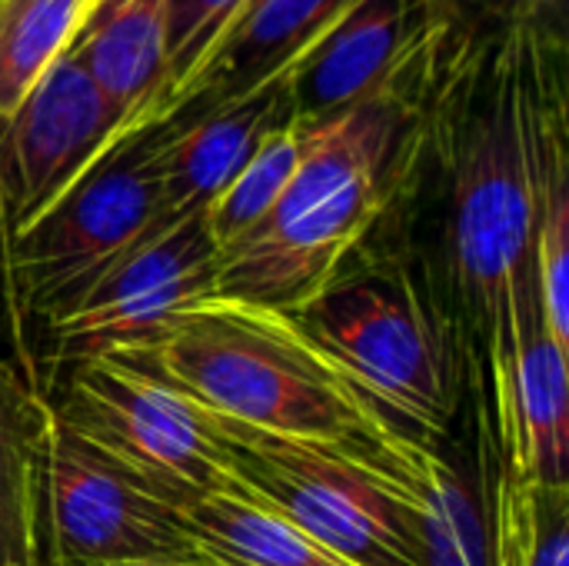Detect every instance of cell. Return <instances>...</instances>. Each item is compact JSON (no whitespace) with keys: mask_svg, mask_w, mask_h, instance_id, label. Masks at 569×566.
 <instances>
[{"mask_svg":"<svg viewBox=\"0 0 569 566\" xmlns=\"http://www.w3.org/2000/svg\"><path fill=\"white\" fill-rule=\"evenodd\" d=\"M420 107V147L447 187V274L487 367L523 330L533 277L540 137L507 13L447 3Z\"/></svg>","mask_w":569,"mask_h":566,"instance_id":"6da1fadb","label":"cell"},{"mask_svg":"<svg viewBox=\"0 0 569 566\" xmlns=\"http://www.w3.org/2000/svg\"><path fill=\"white\" fill-rule=\"evenodd\" d=\"M443 7L397 73L360 103L300 123V163L277 207L217 254L213 297L303 310L363 247L400 190L420 130Z\"/></svg>","mask_w":569,"mask_h":566,"instance_id":"7a4b0ae2","label":"cell"},{"mask_svg":"<svg viewBox=\"0 0 569 566\" xmlns=\"http://www.w3.org/2000/svg\"><path fill=\"white\" fill-rule=\"evenodd\" d=\"M147 367L210 414L383 460L390 424L303 334L293 314L203 297L147 347L110 354Z\"/></svg>","mask_w":569,"mask_h":566,"instance_id":"3957f363","label":"cell"},{"mask_svg":"<svg viewBox=\"0 0 569 566\" xmlns=\"http://www.w3.org/2000/svg\"><path fill=\"white\" fill-rule=\"evenodd\" d=\"M293 317L390 424L420 440L447 434L460 404L457 327L407 264L343 267Z\"/></svg>","mask_w":569,"mask_h":566,"instance_id":"277c9868","label":"cell"},{"mask_svg":"<svg viewBox=\"0 0 569 566\" xmlns=\"http://www.w3.org/2000/svg\"><path fill=\"white\" fill-rule=\"evenodd\" d=\"M230 477L353 566H423L413 504L380 457L220 417Z\"/></svg>","mask_w":569,"mask_h":566,"instance_id":"5b68a950","label":"cell"},{"mask_svg":"<svg viewBox=\"0 0 569 566\" xmlns=\"http://www.w3.org/2000/svg\"><path fill=\"white\" fill-rule=\"evenodd\" d=\"M70 377L53 420L127 470L177 514L193 500L233 484L220 417L193 397L123 357H83L67 364Z\"/></svg>","mask_w":569,"mask_h":566,"instance_id":"8992f818","label":"cell"},{"mask_svg":"<svg viewBox=\"0 0 569 566\" xmlns=\"http://www.w3.org/2000/svg\"><path fill=\"white\" fill-rule=\"evenodd\" d=\"M160 203L163 130H143L107 150L43 217L7 240L17 304L43 320L60 314L157 230Z\"/></svg>","mask_w":569,"mask_h":566,"instance_id":"52a82bcc","label":"cell"},{"mask_svg":"<svg viewBox=\"0 0 569 566\" xmlns=\"http://www.w3.org/2000/svg\"><path fill=\"white\" fill-rule=\"evenodd\" d=\"M50 566L200 560L180 514L50 414L40 467Z\"/></svg>","mask_w":569,"mask_h":566,"instance_id":"ba28073f","label":"cell"},{"mask_svg":"<svg viewBox=\"0 0 569 566\" xmlns=\"http://www.w3.org/2000/svg\"><path fill=\"white\" fill-rule=\"evenodd\" d=\"M213 277L217 247L203 214L150 234L47 320L57 360L73 364L147 347L180 310L213 297Z\"/></svg>","mask_w":569,"mask_h":566,"instance_id":"9c48e42d","label":"cell"},{"mask_svg":"<svg viewBox=\"0 0 569 566\" xmlns=\"http://www.w3.org/2000/svg\"><path fill=\"white\" fill-rule=\"evenodd\" d=\"M120 113L83 67L63 53L17 110L0 120L3 250L120 140Z\"/></svg>","mask_w":569,"mask_h":566,"instance_id":"30bf717a","label":"cell"},{"mask_svg":"<svg viewBox=\"0 0 569 566\" xmlns=\"http://www.w3.org/2000/svg\"><path fill=\"white\" fill-rule=\"evenodd\" d=\"M360 0H260L157 107L147 130H180L220 103L243 97L290 70Z\"/></svg>","mask_w":569,"mask_h":566,"instance_id":"8fae6325","label":"cell"},{"mask_svg":"<svg viewBox=\"0 0 569 566\" xmlns=\"http://www.w3.org/2000/svg\"><path fill=\"white\" fill-rule=\"evenodd\" d=\"M493 447L503 470L543 487H569V347L557 344L537 297L513 354L490 370Z\"/></svg>","mask_w":569,"mask_h":566,"instance_id":"7c38bea8","label":"cell"},{"mask_svg":"<svg viewBox=\"0 0 569 566\" xmlns=\"http://www.w3.org/2000/svg\"><path fill=\"white\" fill-rule=\"evenodd\" d=\"M437 0H360L293 70L297 123H320L377 93L433 23Z\"/></svg>","mask_w":569,"mask_h":566,"instance_id":"4fadbf2b","label":"cell"},{"mask_svg":"<svg viewBox=\"0 0 569 566\" xmlns=\"http://www.w3.org/2000/svg\"><path fill=\"white\" fill-rule=\"evenodd\" d=\"M287 120H293V70L180 130H163V203L157 230L203 214Z\"/></svg>","mask_w":569,"mask_h":566,"instance_id":"5bb4252c","label":"cell"},{"mask_svg":"<svg viewBox=\"0 0 569 566\" xmlns=\"http://www.w3.org/2000/svg\"><path fill=\"white\" fill-rule=\"evenodd\" d=\"M67 53L120 113V140L143 133L170 87L163 0H97Z\"/></svg>","mask_w":569,"mask_h":566,"instance_id":"9a60e30c","label":"cell"},{"mask_svg":"<svg viewBox=\"0 0 569 566\" xmlns=\"http://www.w3.org/2000/svg\"><path fill=\"white\" fill-rule=\"evenodd\" d=\"M383 460L393 467L413 504V524L423 566H490V510L487 474L473 484L433 440L397 430Z\"/></svg>","mask_w":569,"mask_h":566,"instance_id":"2e32d148","label":"cell"},{"mask_svg":"<svg viewBox=\"0 0 569 566\" xmlns=\"http://www.w3.org/2000/svg\"><path fill=\"white\" fill-rule=\"evenodd\" d=\"M200 557L217 566H353L237 480L180 510Z\"/></svg>","mask_w":569,"mask_h":566,"instance_id":"e0dca14e","label":"cell"},{"mask_svg":"<svg viewBox=\"0 0 569 566\" xmlns=\"http://www.w3.org/2000/svg\"><path fill=\"white\" fill-rule=\"evenodd\" d=\"M50 407L0 357V566H37Z\"/></svg>","mask_w":569,"mask_h":566,"instance_id":"ac0fdd59","label":"cell"},{"mask_svg":"<svg viewBox=\"0 0 569 566\" xmlns=\"http://www.w3.org/2000/svg\"><path fill=\"white\" fill-rule=\"evenodd\" d=\"M490 424L480 427L487 510H490V566H569V487H543L500 467Z\"/></svg>","mask_w":569,"mask_h":566,"instance_id":"d6986e66","label":"cell"},{"mask_svg":"<svg viewBox=\"0 0 569 566\" xmlns=\"http://www.w3.org/2000/svg\"><path fill=\"white\" fill-rule=\"evenodd\" d=\"M97 0H0V120L67 53Z\"/></svg>","mask_w":569,"mask_h":566,"instance_id":"ffe728a7","label":"cell"},{"mask_svg":"<svg viewBox=\"0 0 569 566\" xmlns=\"http://www.w3.org/2000/svg\"><path fill=\"white\" fill-rule=\"evenodd\" d=\"M297 163H300V123L293 117L260 143L250 163L203 210V227L217 254H223L227 247H233L253 227L263 224V217L277 207L287 183L293 180Z\"/></svg>","mask_w":569,"mask_h":566,"instance_id":"44dd1931","label":"cell"},{"mask_svg":"<svg viewBox=\"0 0 569 566\" xmlns=\"http://www.w3.org/2000/svg\"><path fill=\"white\" fill-rule=\"evenodd\" d=\"M247 0H163L167 17V60H170V87L160 103L183 83V77L210 53V47L233 27ZM157 103V107H160ZM157 113V110H153ZM150 113V120H153ZM147 120V127H150Z\"/></svg>","mask_w":569,"mask_h":566,"instance_id":"7402d4cb","label":"cell"},{"mask_svg":"<svg viewBox=\"0 0 569 566\" xmlns=\"http://www.w3.org/2000/svg\"><path fill=\"white\" fill-rule=\"evenodd\" d=\"M440 3L467 13H507L513 7V0H440Z\"/></svg>","mask_w":569,"mask_h":566,"instance_id":"603a6c76","label":"cell"},{"mask_svg":"<svg viewBox=\"0 0 569 566\" xmlns=\"http://www.w3.org/2000/svg\"><path fill=\"white\" fill-rule=\"evenodd\" d=\"M117 566H217L210 564V560H150V564H117Z\"/></svg>","mask_w":569,"mask_h":566,"instance_id":"cb8c5ba5","label":"cell"},{"mask_svg":"<svg viewBox=\"0 0 569 566\" xmlns=\"http://www.w3.org/2000/svg\"><path fill=\"white\" fill-rule=\"evenodd\" d=\"M0 257H3V234H0Z\"/></svg>","mask_w":569,"mask_h":566,"instance_id":"d4e9b609","label":"cell"}]
</instances>
